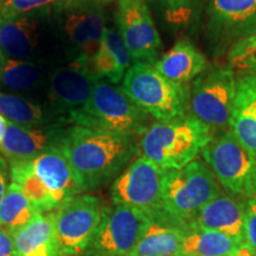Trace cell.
<instances>
[{
  "instance_id": "36",
  "label": "cell",
  "mask_w": 256,
  "mask_h": 256,
  "mask_svg": "<svg viewBox=\"0 0 256 256\" xmlns=\"http://www.w3.org/2000/svg\"><path fill=\"white\" fill-rule=\"evenodd\" d=\"M5 62H6L5 55L2 54V51L0 50V80H2V69H4Z\"/></svg>"
},
{
  "instance_id": "10",
  "label": "cell",
  "mask_w": 256,
  "mask_h": 256,
  "mask_svg": "<svg viewBox=\"0 0 256 256\" xmlns=\"http://www.w3.org/2000/svg\"><path fill=\"white\" fill-rule=\"evenodd\" d=\"M102 4L96 0H62L52 6L57 28L78 51L90 60L101 46L106 26Z\"/></svg>"
},
{
  "instance_id": "17",
  "label": "cell",
  "mask_w": 256,
  "mask_h": 256,
  "mask_svg": "<svg viewBox=\"0 0 256 256\" xmlns=\"http://www.w3.org/2000/svg\"><path fill=\"white\" fill-rule=\"evenodd\" d=\"M247 200L246 198L234 196L228 192H220L198 214L196 220L191 224V229L218 232L244 243Z\"/></svg>"
},
{
  "instance_id": "8",
  "label": "cell",
  "mask_w": 256,
  "mask_h": 256,
  "mask_svg": "<svg viewBox=\"0 0 256 256\" xmlns=\"http://www.w3.org/2000/svg\"><path fill=\"white\" fill-rule=\"evenodd\" d=\"M164 172L145 156H139L112 184L110 197L114 206L144 211L151 220L165 218L162 200Z\"/></svg>"
},
{
  "instance_id": "34",
  "label": "cell",
  "mask_w": 256,
  "mask_h": 256,
  "mask_svg": "<svg viewBox=\"0 0 256 256\" xmlns=\"http://www.w3.org/2000/svg\"><path fill=\"white\" fill-rule=\"evenodd\" d=\"M8 162H6L5 158H2V153H0V202L4 198L6 191H8Z\"/></svg>"
},
{
  "instance_id": "1",
  "label": "cell",
  "mask_w": 256,
  "mask_h": 256,
  "mask_svg": "<svg viewBox=\"0 0 256 256\" xmlns=\"http://www.w3.org/2000/svg\"><path fill=\"white\" fill-rule=\"evenodd\" d=\"M60 147L83 192L110 183L140 152L136 136L78 124L68 127Z\"/></svg>"
},
{
  "instance_id": "28",
  "label": "cell",
  "mask_w": 256,
  "mask_h": 256,
  "mask_svg": "<svg viewBox=\"0 0 256 256\" xmlns=\"http://www.w3.org/2000/svg\"><path fill=\"white\" fill-rule=\"evenodd\" d=\"M40 74V66L31 60L8 58L0 81L12 90H28L37 86Z\"/></svg>"
},
{
  "instance_id": "27",
  "label": "cell",
  "mask_w": 256,
  "mask_h": 256,
  "mask_svg": "<svg viewBox=\"0 0 256 256\" xmlns=\"http://www.w3.org/2000/svg\"><path fill=\"white\" fill-rule=\"evenodd\" d=\"M0 114L10 124L31 127L50 122L43 108L20 95L0 92Z\"/></svg>"
},
{
  "instance_id": "33",
  "label": "cell",
  "mask_w": 256,
  "mask_h": 256,
  "mask_svg": "<svg viewBox=\"0 0 256 256\" xmlns=\"http://www.w3.org/2000/svg\"><path fill=\"white\" fill-rule=\"evenodd\" d=\"M0 256H16L14 234L0 226Z\"/></svg>"
},
{
  "instance_id": "9",
  "label": "cell",
  "mask_w": 256,
  "mask_h": 256,
  "mask_svg": "<svg viewBox=\"0 0 256 256\" xmlns=\"http://www.w3.org/2000/svg\"><path fill=\"white\" fill-rule=\"evenodd\" d=\"M151 218L124 206H104L101 222L82 256H130Z\"/></svg>"
},
{
  "instance_id": "26",
  "label": "cell",
  "mask_w": 256,
  "mask_h": 256,
  "mask_svg": "<svg viewBox=\"0 0 256 256\" xmlns=\"http://www.w3.org/2000/svg\"><path fill=\"white\" fill-rule=\"evenodd\" d=\"M38 214L22 188L11 182L4 198L0 202V226L14 232L28 226Z\"/></svg>"
},
{
  "instance_id": "11",
  "label": "cell",
  "mask_w": 256,
  "mask_h": 256,
  "mask_svg": "<svg viewBox=\"0 0 256 256\" xmlns=\"http://www.w3.org/2000/svg\"><path fill=\"white\" fill-rule=\"evenodd\" d=\"M104 206L98 197L78 194L55 211V229L62 256H82L101 222Z\"/></svg>"
},
{
  "instance_id": "4",
  "label": "cell",
  "mask_w": 256,
  "mask_h": 256,
  "mask_svg": "<svg viewBox=\"0 0 256 256\" xmlns=\"http://www.w3.org/2000/svg\"><path fill=\"white\" fill-rule=\"evenodd\" d=\"M151 116L140 110L120 87L98 80L89 101L69 114L78 126L140 136L151 126Z\"/></svg>"
},
{
  "instance_id": "39",
  "label": "cell",
  "mask_w": 256,
  "mask_h": 256,
  "mask_svg": "<svg viewBox=\"0 0 256 256\" xmlns=\"http://www.w3.org/2000/svg\"><path fill=\"white\" fill-rule=\"evenodd\" d=\"M182 256H184V255H182Z\"/></svg>"
},
{
  "instance_id": "2",
  "label": "cell",
  "mask_w": 256,
  "mask_h": 256,
  "mask_svg": "<svg viewBox=\"0 0 256 256\" xmlns=\"http://www.w3.org/2000/svg\"><path fill=\"white\" fill-rule=\"evenodd\" d=\"M216 132L191 113L151 124L139 138L140 153L164 171L179 170L196 160Z\"/></svg>"
},
{
  "instance_id": "38",
  "label": "cell",
  "mask_w": 256,
  "mask_h": 256,
  "mask_svg": "<svg viewBox=\"0 0 256 256\" xmlns=\"http://www.w3.org/2000/svg\"><path fill=\"white\" fill-rule=\"evenodd\" d=\"M0 22H2V19H0Z\"/></svg>"
},
{
  "instance_id": "16",
  "label": "cell",
  "mask_w": 256,
  "mask_h": 256,
  "mask_svg": "<svg viewBox=\"0 0 256 256\" xmlns=\"http://www.w3.org/2000/svg\"><path fill=\"white\" fill-rule=\"evenodd\" d=\"M60 146L31 162L32 168L49 191L57 210L72 198L83 194L78 179Z\"/></svg>"
},
{
  "instance_id": "24",
  "label": "cell",
  "mask_w": 256,
  "mask_h": 256,
  "mask_svg": "<svg viewBox=\"0 0 256 256\" xmlns=\"http://www.w3.org/2000/svg\"><path fill=\"white\" fill-rule=\"evenodd\" d=\"M244 243L211 230L190 229L182 244L184 256H234Z\"/></svg>"
},
{
  "instance_id": "21",
  "label": "cell",
  "mask_w": 256,
  "mask_h": 256,
  "mask_svg": "<svg viewBox=\"0 0 256 256\" xmlns=\"http://www.w3.org/2000/svg\"><path fill=\"white\" fill-rule=\"evenodd\" d=\"M14 234L16 256H62L55 229V211L36 218Z\"/></svg>"
},
{
  "instance_id": "25",
  "label": "cell",
  "mask_w": 256,
  "mask_h": 256,
  "mask_svg": "<svg viewBox=\"0 0 256 256\" xmlns=\"http://www.w3.org/2000/svg\"><path fill=\"white\" fill-rule=\"evenodd\" d=\"M8 164L11 182L22 188L38 212L46 214L57 210L55 202L50 196L49 191L32 168L31 162H8Z\"/></svg>"
},
{
  "instance_id": "19",
  "label": "cell",
  "mask_w": 256,
  "mask_h": 256,
  "mask_svg": "<svg viewBox=\"0 0 256 256\" xmlns=\"http://www.w3.org/2000/svg\"><path fill=\"white\" fill-rule=\"evenodd\" d=\"M229 128L236 139L256 156V76L238 78Z\"/></svg>"
},
{
  "instance_id": "23",
  "label": "cell",
  "mask_w": 256,
  "mask_h": 256,
  "mask_svg": "<svg viewBox=\"0 0 256 256\" xmlns=\"http://www.w3.org/2000/svg\"><path fill=\"white\" fill-rule=\"evenodd\" d=\"M188 230L170 220H151L130 256H182V244Z\"/></svg>"
},
{
  "instance_id": "7",
  "label": "cell",
  "mask_w": 256,
  "mask_h": 256,
  "mask_svg": "<svg viewBox=\"0 0 256 256\" xmlns=\"http://www.w3.org/2000/svg\"><path fill=\"white\" fill-rule=\"evenodd\" d=\"M238 78L228 66H208L192 81L188 110L214 130L229 127Z\"/></svg>"
},
{
  "instance_id": "14",
  "label": "cell",
  "mask_w": 256,
  "mask_h": 256,
  "mask_svg": "<svg viewBox=\"0 0 256 256\" xmlns=\"http://www.w3.org/2000/svg\"><path fill=\"white\" fill-rule=\"evenodd\" d=\"M68 124L66 119L31 127L8 122L4 139L0 144V153L8 162H32L62 145Z\"/></svg>"
},
{
  "instance_id": "15",
  "label": "cell",
  "mask_w": 256,
  "mask_h": 256,
  "mask_svg": "<svg viewBox=\"0 0 256 256\" xmlns=\"http://www.w3.org/2000/svg\"><path fill=\"white\" fill-rule=\"evenodd\" d=\"M98 81L89 60L75 57L72 62L60 66L50 78V100L57 113L69 114L84 106L90 98L95 83Z\"/></svg>"
},
{
  "instance_id": "30",
  "label": "cell",
  "mask_w": 256,
  "mask_h": 256,
  "mask_svg": "<svg viewBox=\"0 0 256 256\" xmlns=\"http://www.w3.org/2000/svg\"><path fill=\"white\" fill-rule=\"evenodd\" d=\"M62 0H0V19L37 14Z\"/></svg>"
},
{
  "instance_id": "31",
  "label": "cell",
  "mask_w": 256,
  "mask_h": 256,
  "mask_svg": "<svg viewBox=\"0 0 256 256\" xmlns=\"http://www.w3.org/2000/svg\"><path fill=\"white\" fill-rule=\"evenodd\" d=\"M168 23L185 26L191 22L197 0H156Z\"/></svg>"
},
{
  "instance_id": "18",
  "label": "cell",
  "mask_w": 256,
  "mask_h": 256,
  "mask_svg": "<svg viewBox=\"0 0 256 256\" xmlns=\"http://www.w3.org/2000/svg\"><path fill=\"white\" fill-rule=\"evenodd\" d=\"M42 37L37 14L2 19L0 22V50L12 60H30L36 54Z\"/></svg>"
},
{
  "instance_id": "3",
  "label": "cell",
  "mask_w": 256,
  "mask_h": 256,
  "mask_svg": "<svg viewBox=\"0 0 256 256\" xmlns=\"http://www.w3.org/2000/svg\"><path fill=\"white\" fill-rule=\"evenodd\" d=\"M220 192V185L209 166L194 160L184 168L164 172L162 210L174 224L191 229L198 214Z\"/></svg>"
},
{
  "instance_id": "22",
  "label": "cell",
  "mask_w": 256,
  "mask_h": 256,
  "mask_svg": "<svg viewBox=\"0 0 256 256\" xmlns=\"http://www.w3.org/2000/svg\"><path fill=\"white\" fill-rule=\"evenodd\" d=\"M96 78L108 80L112 84L121 82L132 66V57L116 28H106L101 46L89 60Z\"/></svg>"
},
{
  "instance_id": "35",
  "label": "cell",
  "mask_w": 256,
  "mask_h": 256,
  "mask_svg": "<svg viewBox=\"0 0 256 256\" xmlns=\"http://www.w3.org/2000/svg\"><path fill=\"white\" fill-rule=\"evenodd\" d=\"M6 126H8V121H6L5 118L0 114V144H2V139H4V136L6 132Z\"/></svg>"
},
{
  "instance_id": "37",
  "label": "cell",
  "mask_w": 256,
  "mask_h": 256,
  "mask_svg": "<svg viewBox=\"0 0 256 256\" xmlns=\"http://www.w3.org/2000/svg\"><path fill=\"white\" fill-rule=\"evenodd\" d=\"M96 2H98L100 4H110V2H118V0H96Z\"/></svg>"
},
{
  "instance_id": "12",
  "label": "cell",
  "mask_w": 256,
  "mask_h": 256,
  "mask_svg": "<svg viewBox=\"0 0 256 256\" xmlns=\"http://www.w3.org/2000/svg\"><path fill=\"white\" fill-rule=\"evenodd\" d=\"M206 17L208 42L220 56L256 34V0H210Z\"/></svg>"
},
{
  "instance_id": "13",
  "label": "cell",
  "mask_w": 256,
  "mask_h": 256,
  "mask_svg": "<svg viewBox=\"0 0 256 256\" xmlns=\"http://www.w3.org/2000/svg\"><path fill=\"white\" fill-rule=\"evenodd\" d=\"M115 24L130 51L132 63L154 66L159 60L162 40L146 0H118Z\"/></svg>"
},
{
  "instance_id": "32",
  "label": "cell",
  "mask_w": 256,
  "mask_h": 256,
  "mask_svg": "<svg viewBox=\"0 0 256 256\" xmlns=\"http://www.w3.org/2000/svg\"><path fill=\"white\" fill-rule=\"evenodd\" d=\"M244 243L256 256V196L247 200L244 217Z\"/></svg>"
},
{
  "instance_id": "29",
  "label": "cell",
  "mask_w": 256,
  "mask_h": 256,
  "mask_svg": "<svg viewBox=\"0 0 256 256\" xmlns=\"http://www.w3.org/2000/svg\"><path fill=\"white\" fill-rule=\"evenodd\" d=\"M228 66L241 76H256V34L238 42L226 52Z\"/></svg>"
},
{
  "instance_id": "20",
  "label": "cell",
  "mask_w": 256,
  "mask_h": 256,
  "mask_svg": "<svg viewBox=\"0 0 256 256\" xmlns=\"http://www.w3.org/2000/svg\"><path fill=\"white\" fill-rule=\"evenodd\" d=\"M209 66L206 55L188 40H180L154 63V68L170 81L188 84Z\"/></svg>"
},
{
  "instance_id": "5",
  "label": "cell",
  "mask_w": 256,
  "mask_h": 256,
  "mask_svg": "<svg viewBox=\"0 0 256 256\" xmlns=\"http://www.w3.org/2000/svg\"><path fill=\"white\" fill-rule=\"evenodd\" d=\"M121 89L156 121L176 119L188 110L190 87L170 81L152 64L133 63L124 75Z\"/></svg>"
},
{
  "instance_id": "6",
  "label": "cell",
  "mask_w": 256,
  "mask_h": 256,
  "mask_svg": "<svg viewBox=\"0 0 256 256\" xmlns=\"http://www.w3.org/2000/svg\"><path fill=\"white\" fill-rule=\"evenodd\" d=\"M204 162L228 194L241 198L256 196V156L224 130L202 150Z\"/></svg>"
}]
</instances>
